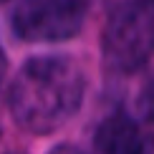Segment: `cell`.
I'll use <instances>...</instances> for the list:
<instances>
[{
  "label": "cell",
  "instance_id": "1",
  "mask_svg": "<svg viewBox=\"0 0 154 154\" xmlns=\"http://www.w3.org/2000/svg\"><path fill=\"white\" fill-rule=\"evenodd\" d=\"M86 73L73 56H33L20 66L8 88V109L28 134H53L83 104Z\"/></svg>",
  "mask_w": 154,
  "mask_h": 154
},
{
  "label": "cell",
  "instance_id": "2",
  "mask_svg": "<svg viewBox=\"0 0 154 154\" xmlns=\"http://www.w3.org/2000/svg\"><path fill=\"white\" fill-rule=\"evenodd\" d=\"M104 61L119 73H134L154 56V5L126 0L109 15L101 33Z\"/></svg>",
  "mask_w": 154,
  "mask_h": 154
},
{
  "label": "cell",
  "instance_id": "3",
  "mask_svg": "<svg viewBox=\"0 0 154 154\" xmlns=\"http://www.w3.org/2000/svg\"><path fill=\"white\" fill-rule=\"evenodd\" d=\"M88 15V0H18L10 28L25 43H61L79 35Z\"/></svg>",
  "mask_w": 154,
  "mask_h": 154
},
{
  "label": "cell",
  "instance_id": "4",
  "mask_svg": "<svg viewBox=\"0 0 154 154\" xmlns=\"http://www.w3.org/2000/svg\"><path fill=\"white\" fill-rule=\"evenodd\" d=\"M142 142L144 137L139 131L137 121L124 111L106 116L94 134L96 154H139Z\"/></svg>",
  "mask_w": 154,
  "mask_h": 154
},
{
  "label": "cell",
  "instance_id": "5",
  "mask_svg": "<svg viewBox=\"0 0 154 154\" xmlns=\"http://www.w3.org/2000/svg\"><path fill=\"white\" fill-rule=\"evenodd\" d=\"M48 154H83L76 144H58V146H53Z\"/></svg>",
  "mask_w": 154,
  "mask_h": 154
},
{
  "label": "cell",
  "instance_id": "6",
  "mask_svg": "<svg viewBox=\"0 0 154 154\" xmlns=\"http://www.w3.org/2000/svg\"><path fill=\"white\" fill-rule=\"evenodd\" d=\"M139 154H154V134L152 137H146L142 142V149H139Z\"/></svg>",
  "mask_w": 154,
  "mask_h": 154
},
{
  "label": "cell",
  "instance_id": "7",
  "mask_svg": "<svg viewBox=\"0 0 154 154\" xmlns=\"http://www.w3.org/2000/svg\"><path fill=\"white\" fill-rule=\"evenodd\" d=\"M146 3H152V5H154V0H146Z\"/></svg>",
  "mask_w": 154,
  "mask_h": 154
},
{
  "label": "cell",
  "instance_id": "8",
  "mask_svg": "<svg viewBox=\"0 0 154 154\" xmlns=\"http://www.w3.org/2000/svg\"><path fill=\"white\" fill-rule=\"evenodd\" d=\"M10 154H20V152H10Z\"/></svg>",
  "mask_w": 154,
  "mask_h": 154
}]
</instances>
